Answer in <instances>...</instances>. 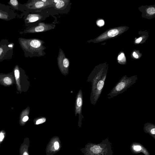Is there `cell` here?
Returning <instances> with one entry per match:
<instances>
[{"label":"cell","mask_w":155,"mask_h":155,"mask_svg":"<svg viewBox=\"0 0 155 155\" xmlns=\"http://www.w3.org/2000/svg\"><path fill=\"white\" fill-rule=\"evenodd\" d=\"M23 155H29L27 151H25L24 152Z\"/></svg>","instance_id":"obj_23"},{"label":"cell","mask_w":155,"mask_h":155,"mask_svg":"<svg viewBox=\"0 0 155 155\" xmlns=\"http://www.w3.org/2000/svg\"><path fill=\"white\" fill-rule=\"evenodd\" d=\"M52 27L51 26L43 23H40L35 26L28 27L23 31L20 32V33L26 34L43 32L50 29Z\"/></svg>","instance_id":"obj_7"},{"label":"cell","mask_w":155,"mask_h":155,"mask_svg":"<svg viewBox=\"0 0 155 155\" xmlns=\"http://www.w3.org/2000/svg\"><path fill=\"white\" fill-rule=\"evenodd\" d=\"M133 55L134 57L135 58H137L139 57L138 55L135 52H134L133 53Z\"/></svg>","instance_id":"obj_21"},{"label":"cell","mask_w":155,"mask_h":155,"mask_svg":"<svg viewBox=\"0 0 155 155\" xmlns=\"http://www.w3.org/2000/svg\"><path fill=\"white\" fill-rule=\"evenodd\" d=\"M15 44L10 42L6 38L2 39L0 41V62L12 58Z\"/></svg>","instance_id":"obj_4"},{"label":"cell","mask_w":155,"mask_h":155,"mask_svg":"<svg viewBox=\"0 0 155 155\" xmlns=\"http://www.w3.org/2000/svg\"><path fill=\"white\" fill-rule=\"evenodd\" d=\"M137 75L129 77L125 75L122 77L107 94V99L112 98L122 93L134 84L137 80Z\"/></svg>","instance_id":"obj_3"},{"label":"cell","mask_w":155,"mask_h":155,"mask_svg":"<svg viewBox=\"0 0 155 155\" xmlns=\"http://www.w3.org/2000/svg\"><path fill=\"white\" fill-rule=\"evenodd\" d=\"M82 101L81 98L78 97L77 100V105L78 107H81L82 105Z\"/></svg>","instance_id":"obj_14"},{"label":"cell","mask_w":155,"mask_h":155,"mask_svg":"<svg viewBox=\"0 0 155 155\" xmlns=\"http://www.w3.org/2000/svg\"><path fill=\"white\" fill-rule=\"evenodd\" d=\"M133 149L135 151H139L141 150V147L140 145L134 146L133 147Z\"/></svg>","instance_id":"obj_15"},{"label":"cell","mask_w":155,"mask_h":155,"mask_svg":"<svg viewBox=\"0 0 155 155\" xmlns=\"http://www.w3.org/2000/svg\"><path fill=\"white\" fill-rule=\"evenodd\" d=\"M4 136L3 134L2 133H0V141H2L4 139Z\"/></svg>","instance_id":"obj_20"},{"label":"cell","mask_w":155,"mask_h":155,"mask_svg":"<svg viewBox=\"0 0 155 155\" xmlns=\"http://www.w3.org/2000/svg\"><path fill=\"white\" fill-rule=\"evenodd\" d=\"M55 3V6L57 9H60L63 7L65 5V1L61 0H55L54 1Z\"/></svg>","instance_id":"obj_9"},{"label":"cell","mask_w":155,"mask_h":155,"mask_svg":"<svg viewBox=\"0 0 155 155\" xmlns=\"http://www.w3.org/2000/svg\"><path fill=\"white\" fill-rule=\"evenodd\" d=\"M46 121V119L45 118H42L38 120L36 122L35 124L38 125L42 124Z\"/></svg>","instance_id":"obj_13"},{"label":"cell","mask_w":155,"mask_h":155,"mask_svg":"<svg viewBox=\"0 0 155 155\" xmlns=\"http://www.w3.org/2000/svg\"><path fill=\"white\" fill-rule=\"evenodd\" d=\"M62 146L59 137L55 136L52 137L46 148V155H53L60 150Z\"/></svg>","instance_id":"obj_5"},{"label":"cell","mask_w":155,"mask_h":155,"mask_svg":"<svg viewBox=\"0 0 155 155\" xmlns=\"http://www.w3.org/2000/svg\"><path fill=\"white\" fill-rule=\"evenodd\" d=\"M19 44L24 52V56L26 57L35 56L39 51V48L42 46L40 40L35 38L27 39L19 38Z\"/></svg>","instance_id":"obj_2"},{"label":"cell","mask_w":155,"mask_h":155,"mask_svg":"<svg viewBox=\"0 0 155 155\" xmlns=\"http://www.w3.org/2000/svg\"><path fill=\"white\" fill-rule=\"evenodd\" d=\"M118 33L119 31L117 29H113L108 32L107 35L109 37H112L116 36Z\"/></svg>","instance_id":"obj_10"},{"label":"cell","mask_w":155,"mask_h":155,"mask_svg":"<svg viewBox=\"0 0 155 155\" xmlns=\"http://www.w3.org/2000/svg\"><path fill=\"white\" fill-rule=\"evenodd\" d=\"M104 21L102 20H101L98 21L97 24L100 26H102L104 24Z\"/></svg>","instance_id":"obj_16"},{"label":"cell","mask_w":155,"mask_h":155,"mask_svg":"<svg viewBox=\"0 0 155 155\" xmlns=\"http://www.w3.org/2000/svg\"><path fill=\"white\" fill-rule=\"evenodd\" d=\"M28 119V117L27 116H24L23 119L22 121L24 122H25L27 121Z\"/></svg>","instance_id":"obj_18"},{"label":"cell","mask_w":155,"mask_h":155,"mask_svg":"<svg viewBox=\"0 0 155 155\" xmlns=\"http://www.w3.org/2000/svg\"><path fill=\"white\" fill-rule=\"evenodd\" d=\"M3 81L4 83L8 85L11 84L12 83L11 78L8 77H5L3 80Z\"/></svg>","instance_id":"obj_11"},{"label":"cell","mask_w":155,"mask_h":155,"mask_svg":"<svg viewBox=\"0 0 155 155\" xmlns=\"http://www.w3.org/2000/svg\"><path fill=\"white\" fill-rule=\"evenodd\" d=\"M93 76L92 100L94 104L102 93L107 78V70H98Z\"/></svg>","instance_id":"obj_1"},{"label":"cell","mask_w":155,"mask_h":155,"mask_svg":"<svg viewBox=\"0 0 155 155\" xmlns=\"http://www.w3.org/2000/svg\"><path fill=\"white\" fill-rule=\"evenodd\" d=\"M124 57V54L122 53H121L120 55H119L118 59L119 61H120Z\"/></svg>","instance_id":"obj_17"},{"label":"cell","mask_w":155,"mask_h":155,"mask_svg":"<svg viewBox=\"0 0 155 155\" xmlns=\"http://www.w3.org/2000/svg\"><path fill=\"white\" fill-rule=\"evenodd\" d=\"M150 133L153 134H155V128H153L150 131Z\"/></svg>","instance_id":"obj_22"},{"label":"cell","mask_w":155,"mask_h":155,"mask_svg":"<svg viewBox=\"0 0 155 155\" xmlns=\"http://www.w3.org/2000/svg\"><path fill=\"white\" fill-rule=\"evenodd\" d=\"M142 38L141 37H140L135 40V42L137 43H139L142 40Z\"/></svg>","instance_id":"obj_19"},{"label":"cell","mask_w":155,"mask_h":155,"mask_svg":"<svg viewBox=\"0 0 155 155\" xmlns=\"http://www.w3.org/2000/svg\"><path fill=\"white\" fill-rule=\"evenodd\" d=\"M18 15L10 6L0 3V19L9 21L19 17Z\"/></svg>","instance_id":"obj_6"},{"label":"cell","mask_w":155,"mask_h":155,"mask_svg":"<svg viewBox=\"0 0 155 155\" xmlns=\"http://www.w3.org/2000/svg\"><path fill=\"white\" fill-rule=\"evenodd\" d=\"M7 3L14 11H19L22 12L25 11L22 8V4H20L17 0H10Z\"/></svg>","instance_id":"obj_8"},{"label":"cell","mask_w":155,"mask_h":155,"mask_svg":"<svg viewBox=\"0 0 155 155\" xmlns=\"http://www.w3.org/2000/svg\"><path fill=\"white\" fill-rule=\"evenodd\" d=\"M147 11L149 14L153 15L155 13V8L154 7H150L147 9Z\"/></svg>","instance_id":"obj_12"}]
</instances>
